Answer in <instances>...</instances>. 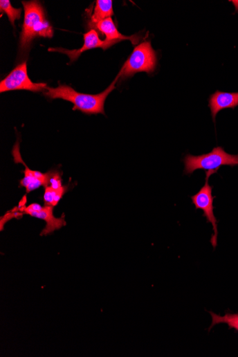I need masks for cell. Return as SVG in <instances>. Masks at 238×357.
I'll return each instance as SVG.
<instances>
[{
  "label": "cell",
  "instance_id": "obj_3",
  "mask_svg": "<svg viewBox=\"0 0 238 357\" xmlns=\"http://www.w3.org/2000/svg\"><path fill=\"white\" fill-rule=\"evenodd\" d=\"M185 170L183 173L192 174L195 171H218L222 165H238V154L231 155L221 147H216L207 154L192 156L187 154L184 158Z\"/></svg>",
  "mask_w": 238,
  "mask_h": 357
},
{
  "label": "cell",
  "instance_id": "obj_9",
  "mask_svg": "<svg viewBox=\"0 0 238 357\" xmlns=\"http://www.w3.org/2000/svg\"><path fill=\"white\" fill-rule=\"evenodd\" d=\"M19 151V147L16 145L14 147L12 154L15 163H20L26 166V170L23 172V173L25 174V176H24L23 179L20 181V185L26 188L28 194L34 192V190L42 186L46 187L48 185V172L42 174L39 172L31 170L21 158Z\"/></svg>",
  "mask_w": 238,
  "mask_h": 357
},
{
  "label": "cell",
  "instance_id": "obj_16",
  "mask_svg": "<svg viewBox=\"0 0 238 357\" xmlns=\"http://www.w3.org/2000/svg\"><path fill=\"white\" fill-rule=\"evenodd\" d=\"M49 179H48V185L54 189H59L62 187V175L57 171H51L48 172Z\"/></svg>",
  "mask_w": 238,
  "mask_h": 357
},
{
  "label": "cell",
  "instance_id": "obj_15",
  "mask_svg": "<svg viewBox=\"0 0 238 357\" xmlns=\"http://www.w3.org/2000/svg\"><path fill=\"white\" fill-rule=\"evenodd\" d=\"M0 10H1V13L4 12L8 15L13 26L15 25V21L19 19L21 17V9L14 8L9 0H1V1H0Z\"/></svg>",
  "mask_w": 238,
  "mask_h": 357
},
{
  "label": "cell",
  "instance_id": "obj_7",
  "mask_svg": "<svg viewBox=\"0 0 238 357\" xmlns=\"http://www.w3.org/2000/svg\"><path fill=\"white\" fill-rule=\"evenodd\" d=\"M84 45L80 50L67 51L64 48H50V52H58L66 55L71 62L76 61L80 55L89 50L102 48L106 51L116 43L107 40H102L96 30H91L84 35Z\"/></svg>",
  "mask_w": 238,
  "mask_h": 357
},
{
  "label": "cell",
  "instance_id": "obj_1",
  "mask_svg": "<svg viewBox=\"0 0 238 357\" xmlns=\"http://www.w3.org/2000/svg\"><path fill=\"white\" fill-rule=\"evenodd\" d=\"M120 78L118 75L111 85L103 92L98 94H86L76 91L67 85H62L56 88L46 87L44 94L51 100L61 99L73 103L74 111L80 110L86 114L105 115L104 103L109 93L115 89L116 83Z\"/></svg>",
  "mask_w": 238,
  "mask_h": 357
},
{
  "label": "cell",
  "instance_id": "obj_8",
  "mask_svg": "<svg viewBox=\"0 0 238 357\" xmlns=\"http://www.w3.org/2000/svg\"><path fill=\"white\" fill-rule=\"evenodd\" d=\"M19 209L24 213L28 214V215L32 217L46 221V226L40 234L42 236L48 235L55 230L61 229L66 224L64 220V214H63L61 218H55L54 217V207L53 206H42L39 210H33L28 207H20Z\"/></svg>",
  "mask_w": 238,
  "mask_h": 357
},
{
  "label": "cell",
  "instance_id": "obj_4",
  "mask_svg": "<svg viewBox=\"0 0 238 357\" xmlns=\"http://www.w3.org/2000/svg\"><path fill=\"white\" fill-rule=\"evenodd\" d=\"M157 64L156 53L150 42H145L137 46L125 63L119 75L123 80L138 73H153Z\"/></svg>",
  "mask_w": 238,
  "mask_h": 357
},
{
  "label": "cell",
  "instance_id": "obj_12",
  "mask_svg": "<svg viewBox=\"0 0 238 357\" xmlns=\"http://www.w3.org/2000/svg\"><path fill=\"white\" fill-rule=\"evenodd\" d=\"M113 15V2L111 0H98L96 7L91 16V25L95 26L99 22Z\"/></svg>",
  "mask_w": 238,
  "mask_h": 357
},
{
  "label": "cell",
  "instance_id": "obj_2",
  "mask_svg": "<svg viewBox=\"0 0 238 357\" xmlns=\"http://www.w3.org/2000/svg\"><path fill=\"white\" fill-rule=\"evenodd\" d=\"M22 5L25 9V19L20 36V50L27 51L36 37L52 38L54 33L39 2H22Z\"/></svg>",
  "mask_w": 238,
  "mask_h": 357
},
{
  "label": "cell",
  "instance_id": "obj_11",
  "mask_svg": "<svg viewBox=\"0 0 238 357\" xmlns=\"http://www.w3.org/2000/svg\"><path fill=\"white\" fill-rule=\"evenodd\" d=\"M94 27L103 33L106 36V40L109 42L116 44L122 40L129 39L131 40L134 44L138 42L136 37H127L119 33L111 17L99 22Z\"/></svg>",
  "mask_w": 238,
  "mask_h": 357
},
{
  "label": "cell",
  "instance_id": "obj_5",
  "mask_svg": "<svg viewBox=\"0 0 238 357\" xmlns=\"http://www.w3.org/2000/svg\"><path fill=\"white\" fill-rule=\"evenodd\" d=\"M217 172L216 170L207 172L205 185L201 188L198 194L192 196L196 209L202 210L203 217L206 219L208 223L212 226L214 234L210 238V242L214 248H216L218 244V221L215 215H214V208H215L213 205V201L216 199V196L212 195V186L210 185L208 181L210 177Z\"/></svg>",
  "mask_w": 238,
  "mask_h": 357
},
{
  "label": "cell",
  "instance_id": "obj_14",
  "mask_svg": "<svg viewBox=\"0 0 238 357\" xmlns=\"http://www.w3.org/2000/svg\"><path fill=\"white\" fill-rule=\"evenodd\" d=\"M209 313L212 317V324L209 327V331L214 326L219 324H226L229 329H235L238 331V313L232 314L226 312L224 316L217 315L212 312H209Z\"/></svg>",
  "mask_w": 238,
  "mask_h": 357
},
{
  "label": "cell",
  "instance_id": "obj_6",
  "mask_svg": "<svg viewBox=\"0 0 238 357\" xmlns=\"http://www.w3.org/2000/svg\"><path fill=\"white\" fill-rule=\"evenodd\" d=\"M44 83H34L28 74L27 62L19 64L9 75L0 82V92L3 93L13 90H28L39 92L46 90Z\"/></svg>",
  "mask_w": 238,
  "mask_h": 357
},
{
  "label": "cell",
  "instance_id": "obj_10",
  "mask_svg": "<svg viewBox=\"0 0 238 357\" xmlns=\"http://www.w3.org/2000/svg\"><path fill=\"white\" fill-rule=\"evenodd\" d=\"M237 106L238 92L228 93L217 91L212 94L209 99V108L214 122H216V117L219 111L225 109H234Z\"/></svg>",
  "mask_w": 238,
  "mask_h": 357
},
{
  "label": "cell",
  "instance_id": "obj_13",
  "mask_svg": "<svg viewBox=\"0 0 238 357\" xmlns=\"http://www.w3.org/2000/svg\"><path fill=\"white\" fill-rule=\"evenodd\" d=\"M68 186H62L59 189H54L50 186L45 187L44 201L45 205L55 207L67 192Z\"/></svg>",
  "mask_w": 238,
  "mask_h": 357
}]
</instances>
